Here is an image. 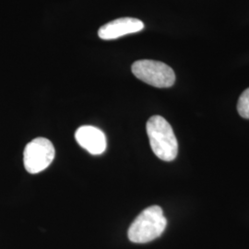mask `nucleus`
Wrapping results in <instances>:
<instances>
[{"instance_id": "f257e3e1", "label": "nucleus", "mask_w": 249, "mask_h": 249, "mask_svg": "<svg viewBox=\"0 0 249 249\" xmlns=\"http://www.w3.org/2000/svg\"><path fill=\"white\" fill-rule=\"evenodd\" d=\"M146 129L154 154L165 161L175 160L178 156V140L166 119L160 116H151Z\"/></svg>"}, {"instance_id": "f03ea898", "label": "nucleus", "mask_w": 249, "mask_h": 249, "mask_svg": "<svg viewBox=\"0 0 249 249\" xmlns=\"http://www.w3.org/2000/svg\"><path fill=\"white\" fill-rule=\"evenodd\" d=\"M167 225V220L159 206L145 209L131 223L128 229V239L136 244H145L160 236Z\"/></svg>"}, {"instance_id": "7ed1b4c3", "label": "nucleus", "mask_w": 249, "mask_h": 249, "mask_svg": "<svg viewBox=\"0 0 249 249\" xmlns=\"http://www.w3.org/2000/svg\"><path fill=\"white\" fill-rule=\"evenodd\" d=\"M131 71L136 78L156 88H169L176 82L173 69L160 61L138 60L133 63Z\"/></svg>"}, {"instance_id": "20e7f679", "label": "nucleus", "mask_w": 249, "mask_h": 249, "mask_svg": "<svg viewBox=\"0 0 249 249\" xmlns=\"http://www.w3.org/2000/svg\"><path fill=\"white\" fill-rule=\"evenodd\" d=\"M54 148L45 138H36L28 143L24 149V167L30 174H38L46 169L54 158Z\"/></svg>"}, {"instance_id": "39448f33", "label": "nucleus", "mask_w": 249, "mask_h": 249, "mask_svg": "<svg viewBox=\"0 0 249 249\" xmlns=\"http://www.w3.org/2000/svg\"><path fill=\"white\" fill-rule=\"evenodd\" d=\"M144 29V23L139 18H116L99 29L98 36L103 40H114L126 35L139 33Z\"/></svg>"}, {"instance_id": "423d86ee", "label": "nucleus", "mask_w": 249, "mask_h": 249, "mask_svg": "<svg viewBox=\"0 0 249 249\" xmlns=\"http://www.w3.org/2000/svg\"><path fill=\"white\" fill-rule=\"evenodd\" d=\"M77 142L92 155H100L107 150L105 133L95 126L82 125L75 133Z\"/></svg>"}, {"instance_id": "0eeeda50", "label": "nucleus", "mask_w": 249, "mask_h": 249, "mask_svg": "<svg viewBox=\"0 0 249 249\" xmlns=\"http://www.w3.org/2000/svg\"><path fill=\"white\" fill-rule=\"evenodd\" d=\"M237 111L243 118L249 119V88L241 94L237 103Z\"/></svg>"}]
</instances>
